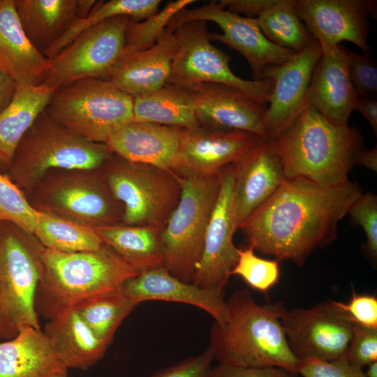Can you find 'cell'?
Returning <instances> with one entry per match:
<instances>
[{"label":"cell","instance_id":"cell-1","mask_svg":"<svg viewBox=\"0 0 377 377\" xmlns=\"http://www.w3.org/2000/svg\"><path fill=\"white\" fill-rule=\"evenodd\" d=\"M362 193L359 184L350 180L325 186L285 177L239 228L254 250L302 265L316 248L335 239L338 222Z\"/></svg>","mask_w":377,"mask_h":377},{"label":"cell","instance_id":"cell-2","mask_svg":"<svg viewBox=\"0 0 377 377\" xmlns=\"http://www.w3.org/2000/svg\"><path fill=\"white\" fill-rule=\"evenodd\" d=\"M226 318L214 321L210 345L219 363L244 367H279L298 374L301 361L292 352L280 318L281 302L261 305L242 289L226 301Z\"/></svg>","mask_w":377,"mask_h":377},{"label":"cell","instance_id":"cell-3","mask_svg":"<svg viewBox=\"0 0 377 377\" xmlns=\"http://www.w3.org/2000/svg\"><path fill=\"white\" fill-rule=\"evenodd\" d=\"M269 141L281 159L285 177L325 186L348 181L355 156L364 149L360 130L334 126L309 106Z\"/></svg>","mask_w":377,"mask_h":377},{"label":"cell","instance_id":"cell-4","mask_svg":"<svg viewBox=\"0 0 377 377\" xmlns=\"http://www.w3.org/2000/svg\"><path fill=\"white\" fill-rule=\"evenodd\" d=\"M42 263L35 304L38 315L48 320L140 273L105 244L95 251L75 253L44 248Z\"/></svg>","mask_w":377,"mask_h":377},{"label":"cell","instance_id":"cell-5","mask_svg":"<svg viewBox=\"0 0 377 377\" xmlns=\"http://www.w3.org/2000/svg\"><path fill=\"white\" fill-rule=\"evenodd\" d=\"M112 154L105 144L73 134L43 110L21 140L6 174L27 195L52 170H98Z\"/></svg>","mask_w":377,"mask_h":377},{"label":"cell","instance_id":"cell-6","mask_svg":"<svg viewBox=\"0 0 377 377\" xmlns=\"http://www.w3.org/2000/svg\"><path fill=\"white\" fill-rule=\"evenodd\" d=\"M44 247L33 234L0 221V339L15 337L22 329H40L36 295Z\"/></svg>","mask_w":377,"mask_h":377},{"label":"cell","instance_id":"cell-7","mask_svg":"<svg viewBox=\"0 0 377 377\" xmlns=\"http://www.w3.org/2000/svg\"><path fill=\"white\" fill-rule=\"evenodd\" d=\"M221 172L209 176L179 175L181 197L160 233L163 267L186 283H192L202 256L220 191Z\"/></svg>","mask_w":377,"mask_h":377},{"label":"cell","instance_id":"cell-8","mask_svg":"<svg viewBox=\"0 0 377 377\" xmlns=\"http://www.w3.org/2000/svg\"><path fill=\"white\" fill-rule=\"evenodd\" d=\"M100 170L110 192L123 206L122 224L162 230L181 197L177 172L131 162L114 154Z\"/></svg>","mask_w":377,"mask_h":377},{"label":"cell","instance_id":"cell-9","mask_svg":"<svg viewBox=\"0 0 377 377\" xmlns=\"http://www.w3.org/2000/svg\"><path fill=\"white\" fill-rule=\"evenodd\" d=\"M45 111L73 134L105 144L133 121V97L107 80L85 78L57 88Z\"/></svg>","mask_w":377,"mask_h":377},{"label":"cell","instance_id":"cell-10","mask_svg":"<svg viewBox=\"0 0 377 377\" xmlns=\"http://www.w3.org/2000/svg\"><path fill=\"white\" fill-rule=\"evenodd\" d=\"M31 205L93 228L122 224L124 208L98 170H54L27 195Z\"/></svg>","mask_w":377,"mask_h":377},{"label":"cell","instance_id":"cell-11","mask_svg":"<svg viewBox=\"0 0 377 377\" xmlns=\"http://www.w3.org/2000/svg\"><path fill=\"white\" fill-rule=\"evenodd\" d=\"M173 34L177 50L167 84L189 88L204 82L223 84L262 104L268 103L272 80H247L233 73L229 66L230 57L212 43L206 21L188 22Z\"/></svg>","mask_w":377,"mask_h":377},{"label":"cell","instance_id":"cell-12","mask_svg":"<svg viewBox=\"0 0 377 377\" xmlns=\"http://www.w3.org/2000/svg\"><path fill=\"white\" fill-rule=\"evenodd\" d=\"M131 18L117 16L79 34L51 60L42 84L56 89L78 80H104L124 52Z\"/></svg>","mask_w":377,"mask_h":377},{"label":"cell","instance_id":"cell-13","mask_svg":"<svg viewBox=\"0 0 377 377\" xmlns=\"http://www.w3.org/2000/svg\"><path fill=\"white\" fill-rule=\"evenodd\" d=\"M196 20L212 21L221 27L222 34L209 32L210 40L220 41L239 52L247 61L254 80H262L264 71L269 66L280 65L295 54L269 40L256 18L231 13L216 1L195 8L181 10L170 19L165 31L173 33L183 24Z\"/></svg>","mask_w":377,"mask_h":377},{"label":"cell","instance_id":"cell-14","mask_svg":"<svg viewBox=\"0 0 377 377\" xmlns=\"http://www.w3.org/2000/svg\"><path fill=\"white\" fill-rule=\"evenodd\" d=\"M280 320L288 345L300 361L332 362L344 356L353 320L332 300L309 309H285Z\"/></svg>","mask_w":377,"mask_h":377},{"label":"cell","instance_id":"cell-15","mask_svg":"<svg viewBox=\"0 0 377 377\" xmlns=\"http://www.w3.org/2000/svg\"><path fill=\"white\" fill-rule=\"evenodd\" d=\"M234 164L221 172V187L207 229L201 258L192 283L223 295L224 288L238 259L233 236L238 229L235 205Z\"/></svg>","mask_w":377,"mask_h":377},{"label":"cell","instance_id":"cell-16","mask_svg":"<svg viewBox=\"0 0 377 377\" xmlns=\"http://www.w3.org/2000/svg\"><path fill=\"white\" fill-rule=\"evenodd\" d=\"M295 7L322 50L348 41L371 52L369 17H376V0H295Z\"/></svg>","mask_w":377,"mask_h":377},{"label":"cell","instance_id":"cell-17","mask_svg":"<svg viewBox=\"0 0 377 377\" xmlns=\"http://www.w3.org/2000/svg\"><path fill=\"white\" fill-rule=\"evenodd\" d=\"M256 134L239 131L198 127L183 128L175 172L182 176H209L240 161L265 141Z\"/></svg>","mask_w":377,"mask_h":377},{"label":"cell","instance_id":"cell-18","mask_svg":"<svg viewBox=\"0 0 377 377\" xmlns=\"http://www.w3.org/2000/svg\"><path fill=\"white\" fill-rule=\"evenodd\" d=\"M323 54L315 40L284 63L267 68L262 80L272 81L263 126L269 140L285 129L307 106L306 96L313 68Z\"/></svg>","mask_w":377,"mask_h":377},{"label":"cell","instance_id":"cell-19","mask_svg":"<svg viewBox=\"0 0 377 377\" xmlns=\"http://www.w3.org/2000/svg\"><path fill=\"white\" fill-rule=\"evenodd\" d=\"M186 89L192 94L200 126L246 131L269 140L263 126L267 105L223 84L204 82Z\"/></svg>","mask_w":377,"mask_h":377},{"label":"cell","instance_id":"cell-20","mask_svg":"<svg viewBox=\"0 0 377 377\" xmlns=\"http://www.w3.org/2000/svg\"><path fill=\"white\" fill-rule=\"evenodd\" d=\"M357 97L348 75L346 48L339 44L323 50L312 73L306 105L333 125L346 126Z\"/></svg>","mask_w":377,"mask_h":377},{"label":"cell","instance_id":"cell-21","mask_svg":"<svg viewBox=\"0 0 377 377\" xmlns=\"http://www.w3.org/2000/svg\"><path fill=\"white\" fill-rule=\"evenodd\" d=\"M183 128L130 121L111 133L110 151L128 161L175 172Z\"/></svg>","mask_w":377,"mask_h":377},{"label":"cell","instance_id":"cell-22","mask_svg":"<svg viewBox=\"0 0 377 377\" xmlns=\"http://www.w3.org/2000/svg\"><path fill=\"white\" fill-rule=\"evenodd\" d=\"M177 50L174 34L165 30L151 47L123 52L104 80L131 96L155 91L167 84Z\"/></svg>","mask_w":377,"mask_h":377},{"label":"cell","instance_id":"cell-23","mask_svg":"<svg viewBox=\"0 0 377 377\" xmlns=\"http://www.w3.org/2000/svg\"><path fill=\"white\" fill-rule=\"evenodd\" d=\"M238 228L279 188L285 176L281 158L266 140L234 164Z\"/></svg>","mask_w":377,"mask_h":377},{"label":"cell","instance_id":"cell-24","mask_svg":"<svg viewBox=\"0 0 377 377\" xmlns=\"http://www.w3.org/2000/svg\"><path fill=\"white\" fill-rule=\"evenodd\" d=\"M122 293L138 304L148 300L184 303L207 312L217 323L226 318L224 295L204 290L173 276L164 267L141 272L120 286Z\"/></svg>","mask_w":377,"mask_h":377},{"label":"cell","instance_id":"cell-25","mask_svg":"<svg viewBox=\"0 0 377 377\" xmlns=\"http://www.w3.org/2000/svg\"><path fill=\"white\" fill-rule=\"evenodd\" d=\"M50 68L51 60L25 34L14 1L0 0V69L17 86H38Z\"/></svg>","mask_w":377,"mask_h":377},{"label":"cell","instance_id":"cell-26","mask_svg":"<svg viewBox=\"0 0 377 377\" xmlns=\"http://www.w3.org/2000/svg\"><path fill=\"white\" fill-rule=\"evenodd\" d=\"M23 30L40 52L93 8L94 0H13Z\"/></svg>","mask_w":377,"mask_h":377},{"label":"cell","instance_id":"cell-27","mask_svg":"<svg viewBox=\"0 0 377 377\" xmlns=\"http://www.w3.org/2000/svg\"><path fill=\"white\" fill-rule=\"evenodd\" d=\"M68 369L41 329L26 327L0 341V377H66Z\"/></svg>","mask_w":377,"mask_h":377},{"label":"cell","instance_id":"cell-28","mask_svg":"<svg viewBox=\"0 0 377 377\" xmlns=\"http://www.w3.org/2000/svg\"><path fill=\"white\" fill-rule=\"evenodd\" d=\"M43 332L68 369L87 370L103 358L108 347L74 309L49 320Z\"/></svg>","mask_w":377,"mask_h":377},{"label":"cell","instance_id":"cell-29","mask_svg":"<svg viewBox=\"0 0 377 377\" xmlns=\"http://www.w3.org/2000/svg\"><path fill=\"white\" fill-rule=\"evenodd\" d=\"M57 89L40 84L17 86L15 98L0 114V171L6 173L23 136L45 110Z\"/></svg>","mask_w":377,"mask_h":377},{"label":"cell","instance_id":"cell-30","mask_svg":"<svg viewBox=\"0 0 377 377\" xmlns=\"http://www.w3.org/2000/svg\"><path fill=\"white\" fill-rule=\"evenodd\" d=\"M133 97V121L193 129L200 127L193 96L186 88L165 84Z\"/></svg>","mask_w":377,"mask_h":377},{"label":"cell","instance_id":"cell-31","mask_svg":"<svg viewBox=\"0 0 377 377\" xmlns=\"http://www.w3.org/2000/svg\"><path fill=\"white\" fill-rule=\"evenodd\" d=\"M94 228L103 244L138 272L163 267L161 230L147 226L124 224Z\"/></svg>","mask_w":377,"mask_h":377},{"label":"cell","instance_id":"cell-32","mask_svg":"<svg viewBox=\"0 0 377 377\" xmlns=\"http://www.w3.org/2000/svg\"><path fill=\"white\" fill-rule=\"evenodd\" d=\"M42 246L62 253L95 251L103 243L93 227L37 211L33 234Z\"/></svg>","mask_w":377,"mask_h":377},{"label":"cell","instance_id":"cell-33","mask_svg":"<svg viewBox=\"0 0 377 377\" xmlns=\"http://www.w3.org/2000/svg\"><path fill=\"white\" fill-rule=\"evenodd\" d=\"M138 305L119 286L89 297L73 309L94 334L109 346L119 326Z\"/></svg>","mask_w":377,"mask_h":377},{"label":"cell","instance_id":"cell-34","mask_svg":"<svg viewBox=\"0 0 377 377\" xmlns=\"http://www.w3.org/2000/svg\"><path fill=\"white\" fill-rule=\"evenodd\" d=\"M295 3V0H276L256 20L269 40L299 53L309 47L315 39L298 17Z\"/></svg>","mask_w":377,"mask_h":377},{"label":"cell","instance_id":"cell-35","mask_svg":"<svg viewBox=\"0 0 377 377\" xmlns=\"http://www.w3.org/2000/svg\"><path fill=\"white\" fill-rule=\"evenodd\" d=\"M193 2V0L170 1L160 12L142 21L131 19L126 28L124 52L141 51L151 47L164 33L170 19Z\"/></svg>","mask_w":377,"mask_h":377},{"label":"cell","instance_id":"cell-36","mask_svg":"<svg viewBox=\"0 0 377 377\" xmlns=\"http://www.w3.org/2000/svg\"><path fill=\"white\" fill-rule=\"evenodd\" d=\"M36 213L25 193L0 171V221H9L34 234Z\"/></svg>","mask_w":377,"mask_h":377},{"label":"cell","instance_id":"cell-37","mask_svg":"<svg viewBox=\"0 0 377 377\" xmlns=\"http://www.w3.org/2000/svg\"><path fill=\"white\" fill-rule=\"evenodd\" d=\"M254 251L249 246L239 249L238 259L231 275L241 277L254 290L267 292L279 279V261L260 258Z\"/></svg>","mask_w":377,"mask_h":377},{"label":"cell","instance_id":"cell-38","mask_svg":"<svg viewBox=\"0 0 377 377\" xmlns=\"http://www.w3.org/2000/svg\"><path fill=\"white\" fill-rule=\"evenodd\" d=\"M348 71L359 97L377 98V64L371 52L358 54L346 48Z\"/></svg>","mask_w":377,"mask_h":377},{"label":"cell","instance_id":"cell-39","mask_svg":"<svg viewBox=\"0 0 377 377\" xmlns=\"http://www.w3.org/2000/svg\"><path fill=\"white\" fill-rule=\"evenodd\" d=\"M353 221L360 226L366 235L364 249L370 260H377V197L373 193H362L348 212Z\"/></svg>","mask_w":377,"mask_h":377},{"label":"cell","instance_id":"cell-40","mask_svg":"<svg viewBox=\"0 0 377 377\" xmlns=\"http://www.w3.org/2000/svg\"><path fill=\"white\" fill-rule=\"evenodd\" d=\"M343 357L350 365L360 370L377 361V329L353 321L351 337Z\"/></svg>","mask_w":377,"mask_h":377},{"label":"cell","instance_id":"cell-41","mask_svg":"<svg viewBox=\"0 0 377 377\" xmlns=\"http://www.w3.org/2000/svg\"><path fill=\"white\" fill-rule=\"evenodd\" d=\"M298 374L302 377H365L363 370L350 365L343 357L332 362L304 360L301 361Z\"/></svg>","mask_w":377,"mask_h":377},{"label":"cell","instance_id":"cell-42","mask_svg":"<svg viewBox=\"0 0 377 377\" xmlns=\"http://www.w3.org/2000/svg\"><path fill=\"white\" fill-rule=\"evenodd\" d=\"M333 302L353 322L369 328L377 329V298L375 295L353 293L347 303Z\"/></svg>","mask_w":377,"mask_h":377},{"label":"cell","instance_id":"cell-43","mask_svg":"<svg viewBox=\"0 0 377 377\" xmlns=\"http://www.w3.org/2000/svg\"><path fill=\"white\" fill-rule=\"evenodd\" d=\"M214 359L212 350L208 347L201 354L161 369L150 377H210Z\"/></svg>","mask_w":377,"mask_h":377},{"label":"cell","instance_id":"cell-44","mask_svg":"<svg viewBox=\"0 0 377 377\" xmlns=\"http://www.w3.org/2000/svg\"><path fill=\"white\" fill-rule=\"evenodd\" d=\"M210 377H296L279 367L251 368L219 363L213 367Z\"/></svg>","mask_w":377,"mask_h":377},{"label":"cell","instance_id":"cell-45","mask_svg":"<svg viewBox=\"0 0 377 377\" xmlns=\"http://www.w3.org/2000/svg\"><path fill=\"white\" fill-rule=\"evenodd\" d=\"M276 0H221L219 3L226 10L244 14L246 17H258L265 9L274 3Z\"/></svg>","mask_w":377,"mask_h":377},{"label":"cell","instance_id":"cell-46","mask_svg":"<svg viewBox=\"0 0 377 377\" xmlns=\"http://www.w3.org/2000/svg\"><path fill=\"white\" fill-rule=\"evenodd\" d=\"M17 89V84L15 80L0 69V114L11 104Z\"/></svg>","mask_w":377,"mask_h":377},{"label":"cell","instance_id":"cell-47","mask_svg":"<svg viewBox=\"0 0 377 377\" xmlns=\"http://www.w3.org/2000/svg\"><path fill=\"white\" fill-rule=\"evenodd\" d=\"M354 110H358L369 121L373 131L377 133V98L357 97Z\"/></svg>","mask_w":377,"mask_h":377},{"label":"cell","instance_id":"cell-48","mask_svg":"<svg viewBox=\"0 0 377 377\" xmlns=\"http://www.w3.org/2000/svg\"><path fill=\"white\" fill-rule=\"evenodd\" d=\"M362 165L374 172L377 171V148L376 146L369 150L363 149L355 158V165Z\"/></svg>","mask_w":377,"mask_h":377},{"label":"cell","instance_id":"cell-49","mask_svg":"<svg viewBox=\"0 0 377 377\" xmlns=\"http://www.w3.org/2000/svg\"><path fill=\"white\" fill-rule=\"evenodd\" d=\"M364 375L365 377H377V361L367 366Z\"/></svg>","mask_w":377,"mask_h":377},{"label":"cell","instance_id":"cell-50","mask_svg":"<svg viewBox=\"0 0 377 377\" xmlns=\"http://www.w3.org/2000/svg\"><path fill=\"white\" fill-rule=\"evenodd\" d=\"M66 377H68V376Z\"/></svg>","mask_w":377,"mask_h":377}]
</instances>
